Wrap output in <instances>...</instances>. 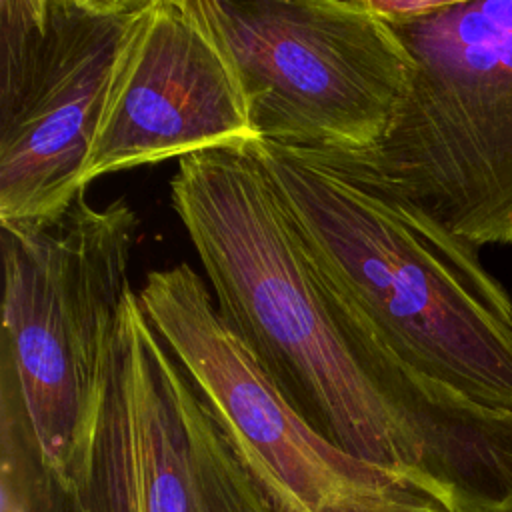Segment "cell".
I'll use <instances>...</instances> for the list:
<instances>
[{"mask_svg":"<svg viewBox=\"0 0 512 512\" xmlns=\"http://www.w3.org/2000/svg\"><path fill=\"white\" fill-rule=\"evenodd\" d=\"M170 200L220 318L298 414L352 456L428 476L462 506L426 432L354 356L252 142L182 156Z\"/></svg>","mask_w":512,"mask_h":512,"instance_id":"6da1fadb","label":"cell"},{"mask_svg":"<svg viewBox=\"0 0 512 512\" xmlns=\"http://www.w3.org/2000/svg\"><path fill=\"white\" fill-rule=\"evenodd\" d=\"M316 270L412 370L512 412V294L478 248L320 152L252 140Z\"/></svg>","mask_w":512,"mask_h":512,"instance_id":"7a4b0ae2","label":"cell"},{"mask_svg":"<svg viewBox=\"0 0 512 512\" xmlns=\"http://www.w3.org/2000/svg\"><path fill=\"white\" fill-rule=\"evenodd\" d=\"M410 88L384 140L320 152L472 244H512V0H448L392 26Z\"/></svg>","mask_w":512,"mask_h":512,"instance_id":"3957f363","label":"cell"},{"mask_svg":"<svg viewBox=\"0 0 512 512\" xmlns=\"http://www.w3.org/2000/svg\"><path fill=\"white\" fill-rule=\"evenodd\" d=\"M140 218L126 198L80 194L56 218L0 226L2 340L42 460L66 488L98 412Z\"/></svg>","mask_w":512,"mask_h":512,"instance_id":"277c9868","label":"cell"},{"mask_svg":"<svg viewBox=\"0 0 512 512\" xmlns=\"http://www.w3.org/2000/svg\"><path fill=\"white\" fill-rule=\"evenodd\" d=\"M138 298L274 512H464L436 480L352 456L310 426L188 264L152 270Z\"/></svg>","mask_w":512,"mask_h":512,"instance_id":"5b68a950","label":"cell"},{"mask_svg":"<svg viewBox=\"0 0 512 512\" xmlns=\"http://www.w3.org/2000/svg\"><path fill=\"white\" fill-rule=\"evenodd\" d=\"M196 2L236 66L256 140L308 152L384 140L412 58L366 0Z\"/></svg>","mask_w":512,"mask_h":512,"instance_id":"8992f818","label":"cell"},{"mask_svg":"<svg viewBox=\"0 0 512 512\" xmlns=\"http://www.w3.org/2000/svg\"><path fill=\"white\" fill-rule=\"evenodd\" d=\"M66 492L76 512H274L132 288Z\"/></svg>","mask_w":512,"mask_h":512,"instance_id":"52a82bcc","label":"cell"},{"mask_svg":"<svg viewBox=\"0 0 512 512\" xmlns=\"http://www.w3.org/2000/svg\"><path fill=\"white\" fill-rule=\"evenodd\" d=\"M150 0H0V226L84 194L124 42Z\"/></svg>","mask_w":512,"mask_h":512,"instance_id":"ba28073f","label":"cell"},{"mask_svg":"<svg viewBox=\"0 0 512 512\" xmlns=\"http://www.w3.org/2000/svg\"><path fill=\"white\" fill-rule=\"evenodd\" d=\"M256 140L236 66L196 0H150L120 52L84 184Z\"/></svg>","mask_w":512,"mask_h":512,"instance_id":"9c48e42d","label":"cell"},{"mask_svg":"<svg viewBox=\"0 0 512 512\" xmlns=\"http://www.w3.org/2000/svg\"><path fill=\"white\" fill-rule=\"evenodd\" d=\"M0 512H76L42 460L10 356L0 348Z\"/></svg>","mask_w":512,"mask_h":512,"instance_id":"30bf717a","label":"cell"},{"mask_svg":"<svg viewBox=\"0 0 512 512\" xmlns=\"http://www.w3.org/2000/svg\"><path fill=\"white\" fill-rule=\"evenodd\" d=\"M366 4L390 26H402L442 10L448 0H366Z\"/></svg>","mask_w":512,"mask_h":512,"instance_id":"8fae6325","label":"cell"}]
</instances>
